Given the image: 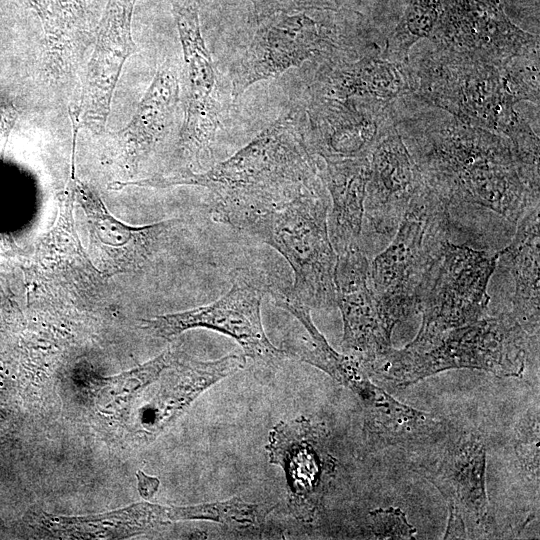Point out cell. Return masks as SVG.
Masks as SVG:
<instances>
[{
  "instance_id": "1",
  "label": "cell",
  "mask_w": 540,
  "mask_h": 540,
  "mask_svg": "<svg viewBox=\"0 0 540 540\" xmlns=\"http://www.w3.org/2000/svg\"><path fill=\"white\" fill-rule=\"evenodd\" d=\"M121 185L205 187L212 194L213 219L242 231L300 196L326 190L305 138L290 116L280 118L230 158L203 173L180 170Z\"/></svg>"
},
{
  "instance_id": "2",
  "label": "cell",
  "mask_w": 540,
  "mask_h": 540,
  "mask_svg": "<svg viewBox=\"0 0 540 540\" xmlns=\"http://www.w3.org/2000/svg\"><path fill=\"white\" fill-rule=\"evenodd\" d=\"M426 185L448 206L485 207L510 222L539 206L534 184L511 142L478 127L444 129L429 139L416 164Z\"/></svg>"
},
{
  "instance_id": "3",
  "label": "cell",
  "mask_w": 540,
  "mask_h": 540,
  "mask_svg": "<svg viewBox=\"0 0 540 540\" xmlns=\"http://www.w3.org/2000/svg\"><path fill=\"white\" fill-rule=\"evenodd\" d=\"M449 237V206L423 182L390 244L369 263L370 284L391 329L419 311Z\"/></svg>"
},
{
  "instance_id": "4",
  "label": "cell",
  "mask_w": 540,
  "mask_h": 540,
  "mask_svg": "<svg viewBox=\"0 0 540 540\" xmlns=\"http://www.w3.org/2000/svg\"><path fill=\"white\" fill-rule=\"evenodd\" d=\"M530 336L509 314L483 317L449 331L424 351L392 347L367 371L371 378L402 388L451 369H478L499 377H520Z\"/></svg>"
},
{
  "instance_id": "5",
  "label": "cell",
  "mask_w": 540,
  "mask_h": 540,
  "mask_svg": "<svg viewBox=\"0 0 540 540\" xmlns=\"http://www.w3.org/2000/svg\"><path fill=\"white\" fill-rule=\"evenodd\" d=\"M329 207L326 191L309 193L262 215L244 230L286 259L294 273L286 295L310 309L336 306L337 254L328 234Z\"/></svg>"
},
{
  "instance_id": "6",
  "label": "cell",
  "mask_w": 540,
  "mask_h": 540,
  "mask_svg": "<svg viewBox=\"0 0 540 540\" xmlns=\"http://www.w3.org/2000/svg\"><path fill=\"white\" fill-rule=\"evenodd\" d=\"M439 60L421 72L419 93L472 127L503 132L514 104L528 99L510 61L493 64L449 52Z\"/></svg>"
},
{
  "instance_id": "7",
  "label": "cell",
  "mask_w": 540,
  "mask_h": 540,
  "mask_svg": "<svg viewBox=\"0 0 540 540\" xmlns=\"http://www.w3.org/2000/svg\"><path fill=\"white\" fill-rule=\"evenodd\" d=\"M498 254L448 243L422 297V322L416 337L404 348L424 351L449 331L486 316L487 287Z\"/></svg>"
},
{
  "instance_id": "8",
  "label": "cell",
  "mask_w": 540,
  "mask_h": 540,
  "mask_svg": "<svg viewBox=\"0 0 540 540\" xmlns=\"http://www.w3.org/2000/svg\"><path fill=\"white\" fill-rule=\"evenodd\" d=\"M239 270L232 276L231 288L218 300L183 312L142 319L149 333L172 339L193 328L211 329L233 338L243 349L245 358L262 368H276L287 358L276 348L264 331L261 302L269 286L262 278Z\"/></svg>"
},
{
  "instance_id": "9",
  "label": "cell",
  "mask_w": 540,
  "mask_h": 540,
  "mask_svg": "<svg viewBox=\"0 0 540 540\" xmlns=\"http://www.w3.org/2000/svg\"><path fill=\"white\" fill-rule=\"evenodd\" d=\"M418 471L447 503L444 539L487 538L494 533L486 492V449L477 435L465 433L440 443L420 460Z\"/></svg>"
},
{
  "instance_id": "10",
  "label": "cell",
  "mask_w": 540,
  "mask_h": 540,
  "mask_svg": "<svg viewBox=\"0 0 540 540\" xmlns=\"http://www.w3.org/2000/svg\"><path fill=\"white\" fill-rule=\"evenodd\" d=\"M266 451L269 462L284 471L291 515L314 521L338 465L326 429L303 416L279 421L269 432Z\"/></svg>"
},
{
  "instance_id": "11",
  "label": "cell",
  "mask_w": 540,
  "mask_h": 540,
  "mask_svg": "<svg viewBox=\"0 0 540 540\" xmlns=\"http://www.w3.org/2000/svg\"><path fill=\"white\" fill-rule=\"evenodd\" d=\"M183 50L184 120L180 132L182 149L198 159L215 139L223 103L220 85L204 42L195 0H172Z\"/></svg>"
},
{
  "instance_id": "12",
  "label": "cell",
  "mask_w": 540,
  "mask_h": 540,
  "mask_svg": "<svg viewBox=\"0 0 540 540\" xmlns=\"http://www.w3.org/2000/svg\"><path fill=\"white\" fill-rule=\"evenodd\" d=\"M437 24L443 51L493 64L535 51V37L515 26L499 0H446Z\"/></svg>"
},
{
  "instance_id": "13",
  "label": "cell",
  "mask_w": 540,
  "mask_h": 540,
  "mask_svg": "<svg viewBox=\"0 0 540 540\" xmlns=\"http://www.w3.org/2000/svg\"><path fill=\"white\" fill-rule=\"evenodd\" d=\"M327 43L326 28L304 13H277L263 17L233 69V97L240 96L256 82L299 67Z\"/></svg>"
},
{
  "instance_id": "14",
  "label": "cell",
  "mask_w": 540,
  "mask_h": 540,
  "mask_svg": "<svg viewBox=\"0 0 540 540\" xmlns=\"http://www.w3.org/2000/svg\"><path fill=\"white\" fill-rule=\"evenodd\" d=\"M369 260L361 247L338 254L335 265L336 306L343 320L342 348L367 370L393 346L369 279Z\"/></svg>"
},
{
  "instance_id": "15",
  "label": "cell",
  "mask_w": 540,
  "mask_h": 540,
  "mask_svg": "<svg viewBox=\"0 0 540 540\" xmlns=\"http://www.w3.org/2000/svg\"><path fill=\"white\" fill-rule=\"evenodd\" d=\"M136 0H107L75 109L80 126L101 132L126 59L135 51L131 22Z\"/></svg>"
},
{
  "instance_id": "16",
  "label": "cell",
  "mask_w": 540,
  "mask_h": 540,
  "mask_svg": "<svg viewBox=\"0 0 540 540\" xmlns=\"http://www.w3.org/2000/svg\"><path fill=\"white\" fill-rule=\"evenodd\" d=\"M369 159L364 219L390 242L424 180L396 130L380 134Z\"/></svg>"
},
{
  "instance_id": "17",
  "label": "cell",
  "mask_w": 540,
  "mask_h": 540,
  "mask_svg": "<svg viewBox=\"0 0 540 540\" xmlns=\"http://www.w3.org/2000/svg\"><path fill=\"white\" fill-rule=\"evenodd\" d=\"M44 31L45 69L60 90L79 96L81 67L98 23L89 0H25ZM77 96V97H78Z\"/></svg>"
},
{
  "instance_id": "18",
  "label": "cell",
  "mask_w": 540,
  "mask_h": 540,
  "mask_svg": "<svg viewBox=\"0 0 540 540\" xmlns=\"http://www.w3.org/2000/svg\"><path fill=\"white\" fill-rule=\"evenodd\" d=\"M310 109V152L324 159L369 157L379 138L378 125L349 99L318 97Z\"/></svg>"
},
{
  "instance_id": "19",
  "label": "cell",
  "mask_w": 540,
  "mask_h": 540,
  "mask_svg": "<svg viewBox=\"0 0 540 540\" xmlns=\"http://www.w3.org/2000/svg\"><path fill=\"white\" fill-rule=\"evenodd\" d=\"M369 157L324 159L321 176L331 199L328 234L337 255L361 247Z\"/></svg>"
},
{
  "instance_id": "20",
  "label": "cell",
  "mask_w": 540,
  "mask_h": 540,
  "mask_svg": "<svg viewBox=\"0 0 540 540\" xmlns=\"http://www.w3.org/2000/svg\"><path fill=\"white\" fill-rule=\"evenodd\" d=\"M539 206L516 223L510 244L498 252V259L514 280L511 315L532 336L539 335Z\"/></svg>"
},
{
  "instance_id": "21",
  "label": "cell",
  "mask_w": 540,
  "mask_h": 540,
  "mask_svg": "<svg viewBox=\"0 0 540 540\" xmlns=\"http://www.w3.org/2000/svg\"><path fill=\"white\" fill-rule=\"evenodd\" d=\"M76 199L86 213L90 235L102 250H118L126 246L139 264L150 258L160 237L179 220H167L145 226H130L107 210L101 198L86 184L74 178Z\"/></svg>"
},
{
  "instance_id": "22",
  "label": "cell",
  "mask_w": 540,
  "mask_h": 540,
  "mask_svg": "<svg viewBox=\"0 0 540 540\" xmlns=\"http://www.w3.org/2000/svg\"><path fill=\"white\" fill-rule=\"evenodd\" d=\"M179 101V79L169 62L156 72L126 127L119 131L127 144L148 149L165 136Z\"/></svg>"
},
{
  "instance_id": "23",
  "label": "cell",
  "mask_w": 540,
  "mask_h": 540,
  "mask_svg": "<svg viewBox=\"0 0 540 540\" xmlns=\"http://www.w3.org/2000/svg\"><path fill=\"white\" fill-rule=\"evenodd\" d=\"M398 68V64L369 56L339 66L326 79L320 97L391 99L406 88Z\"/></svg>"
},
{
  "instance_id": "24",
  "label": "cell",
  "mask_w": 540,
  "mask_h": 540,
  "mask_svg": "<svg viewBox=\"0 0 540 540\" xmlns=\"http://www.w3.org/2000/svg\"><path fill=\"white\" fill-rule=\"evenodd\" d=\"M442 10L441 0H410L404 15L388 36L384 59L398 65L406 62L412 45L431 35Z\"/></svg>"
},
{
  "instance_id": "25",
  "label": "cell",
  "mask_w": 540,
  "mask_h": 540,
  "mask_svg": "<svg viewBox=\"0 0 540 540\" xmlns=\"http://www.w3.org/2000/svg\"><path fill=\"white\" fill-rule=\"evenodd\" d=\"M514 449L518 461L529 476L539 478V412L533 408L519 421L515 429Z\"/></svg>"
},
{
  "instance_id": "26",
  "label": "cell",
  "mask_w": 540,
  "mask_h": 540,
  "mask_svg": "<svg viewBox=\"0 0 540 540\" xmlns=\"http://www.w3.org/2000/svg\"><path fill=\"white\" fill-rule=\"evenodd\" d=\"M370 530L377 539H414L416 529L400 508H377L369 512Z\"/></svg>"
},
{
  "instance_id": "27",
  "label": "cell",
  "mask_w": 540,
  "mask_h": 540,
  "mask_svg": "<svg viewBox=\"0 0 540 540\" xmlns=\"http://www.w3.org/2000/svg\"><path fill=\"white\" fill-rule=\"evenodd\" d=\"M256 14L267 17L277 13H289L307 9L335 8L340 0H250Z\"/></svg>"
},
{
  "instance_id": "28",
  "label": "cell",
  "mask_w": 540,
  "mask_h": 540,
  "mask_svg": "<svg viewBox=\"0 0 540 540\" xmlns=\"http://www.w3.org/2000/svg\"><path fill=\"white\" fill-rule=\"evenodd\" d=\"M137 486L140 495L149 499L157 492L160 481L156 477L148 476L143 471H137Z\"/></svg>"
}]
</instances>
